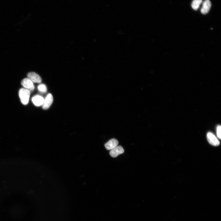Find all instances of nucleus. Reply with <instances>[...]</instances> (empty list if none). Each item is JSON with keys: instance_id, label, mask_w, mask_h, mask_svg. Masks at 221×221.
Instances as JSON below:
<instances>
[{"instance_id": "1", "label": "nucleus", "mask_w": 221, "mask_h": 221, "mask_svg": "<svg viewBox=\"0 0 221 221\" xmlns=\"http://www.w3.org/2000/svg\"><path fill=\"white\" fill-rule=\"evenodd\" d=\"M30 91L24 88H21L18 93L21 103L24 105H27L29 101Z\"/></svg>"}, {"instance_id": "2", "label": "nucleus", "mask_w": 221, "mask_h": 221, "mask_svg": "<svg viewBox=\"0 0 221 221\" xmlns=\"http://www.w3.org/2000/svg\"><path fill=\"white\" fill-rule=\"evenodd\" d=\"M207 139L208 142L214 146H217L220 144V142L215 135L211 132H208L207 134Z\"/></svg>"}, {"instance_id": "3", "label": "nucleus", "mask_w": 221, "mask_h": 221, "mask_svg": "<svg viewBox=\"0 0 221 221\" xmlns=\"http://www.w3.org/2000/svg\"><path fill=\"white\" fill-rule=\"evenodd\" d=\"M21 85L25 88L29 90L30 91H33L35 88L33 82L29 78H25L21 81Z\"/></svg>"}, {"instance_id": "4", "label": "nucleus", "mask_w": 221, "mask_h": 221, "mask_svg": "<svg viewBox=\"0 0 221 221\" xmlns=\"http://www.w3.org/2000/svg\"><path fill=\"white\" fill-rule=\"evenodd\" d=\"M53 102V97L52 95L48 94L46 96L42 105V108L44 110L48 109L50 107Z\"/></svg>"}, {"instance_id": "5", "label": "nucleus", "mask_w": 221, "mask_h": 221, "mask_svg": "<svg viewBox=\"0 0 221 221\" xmlns=\"http://www.w3.org/2000/svg\"><path fill=\"white\" fill-rule=\"evenodd\" d=\"M124 152V149L121 146H117L110 150V156L113 157L118 156Z\"/></svg>"}, {"instance_id": "6", "label": "nucleus", "mask_w": 221, "mask_h": 221, "mask_svg": "<svg viewBox=\"0 0 221 221\" xmlns=\"http://www.w3.org/2000/svg\"><path fill=\"white\" fill-rule=\"evenodd\" d=\"M28 78L33 83H39L42 81L41 78L37 74L34 72H30L27 75Z\"/></svg>"}, {"instance_id": "7", "label": "nucleus", "mask_w": 221, "mask_h": 221, "mask_svg": "<svg viewBox=\"0 0 221 221\" xmlns=\"http://www.w3.org/2000/svg\"><path fill=\"white\" fill-rule=\"evenodd\" d=\"M118 141L117 139L113 138L106 143L104 145L107 150H111L118 146Z\"/></svg>"}, {"instance_id": "8", "label": "nucleus", "mask_w": 221, "mask_h": 221, "mask_svg": "<svg viewBox=\"0 0 221 221\" xmlns=\"http://www.w3.org/2000/svg\"><path fill=\"white\" fill-rule=\"evenodd\" d=\"M211 6V3L209 0H205L203 3L201 12L203 14H207L209 11Z\"/></svg>"}, {"instance_id": "9", "label": "nucleus", "mask_w": 221, "mask_h": 221, "mask_svg": "<svg viewBox=\"0 0 221 221\" xmlns=\"http://www.w3.org/2000/svg\"><path fill=\"white\" fill-rule=\"evenodd\" d=\"M32 101L33 104L36 106H40L42 105L44 99L40 95H36L33 96L32 99Z\"/></svg>"}, {"instance_id": "10", "label": "nucleus", "mask_w": 221, "mask_h": 221, "mask_svg": "<svg viewBox=\"0 0 221 221\" xmlns=\"http://www.w3.org/2000/svg\"><path fill=\"white\" fill-rule=\"evenodd\" d=\"M202 2V0H193L191 5L193 9L195 10H197Z\"/></svg>"}, {"instance_id": "11", "label": "nucleus", "mask_w": 221, "mask_h": 221, "mask_svg": "<svg viewBox=\"0 0 221 221\" xmlns=\"http://www.w3.org/2000/svg\"><path fill=\"white\" fill-rule=\"evenodd\" d=\"M38 91L41 93H45L47 91V88L44 84H40L38 86Z\"/></svg>"}, {"instance_id": "12", "label": "nucleus", "mask_w": 221, "mask_h": 221, "mask_svg": "<svg viewBox=\"0 0 221 221\" xmlns=\"http://www.w3.org/2000/svg\"><path fill=\"white\" fill-rule=\"evenodd\" d=\"M221 126L218 125L216 127V134L218 138L221 139Z\"/></svg>"}]
</instances>
